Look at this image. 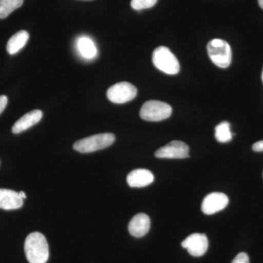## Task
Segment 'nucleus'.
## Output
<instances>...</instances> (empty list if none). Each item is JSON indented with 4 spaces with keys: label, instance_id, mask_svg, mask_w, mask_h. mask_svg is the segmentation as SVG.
Masks as SVG:
<instances>
[{
    "label": "nucleus",
    "instance_id": "4be33fe9",
    "mask_svg": "<svg viewBox=\"0 0 263 263\" xmlns=\"http://www.w3.org/2000/svg\"><path fill=\"white\" fill-rule=\"evenodd\" d=\"M19 195H20V197H22V199H26L27 198V195H25V193H24V192H20V193H18Z\"/></svg>",
    "mask_w": 263,
    "mask_h": 263
},
{
    "label": "nucleus",
    "instance_id": "39448f33",
    "mask_svg": "<svg viewBox=\"0 0 263 263\" xmlns=\"http://www.w3.org/2000/svg\"><path fill=\"white\" fill-rule=\"evenodd\" d=\"M172 108L169 104L159 100H148L140 110V117L148 122H160L171 116Z\"/></svg>",
    "mask_w": 263,
    "mask_h": 263
},
{
    "label": "nucleus",
    "instance_id": "f8f14e48",
    "mask_svg": "<svg viewBox=\"0 0 263 263\" xmlns=\"http://www.w3.org/2000/svg\"><path fill=\"white\" fill-rule=\"evenodd\" d=\"M23 199L18 193L13 190L0 189V209L4 210H14L23 205Z\"/></svg>",
    "mask_w": 263,
    "mask_h": 263
},
{
    "label": "nucleus",
    "instance_id": "aec40b11",
    "mask_svg": "<svg viewBox=\"0 0 263 263\" xmlns=\"http://www.w3.org/2000/svg\"><path fill=\"white\" fill-rule=\"evenodd\" d=\"M8 99L5 95H1L0 96V114L3 113V110L6 108L7 104H8Z\"/></svg>",
    "mask_w": 263,
    "mask_h": 263
},
{
    "label": "nucleus",
    "instance_id": "f3484780",
    "mask_svg": "<svg viewBox=\"0 0 263 263\" xmlns=\"http://www.w3.org/2000/svg\"><path fill=\"white\" fill-rule=\"evenodd\" d=\"M215 138L220 143H228L233 138V133L230 131V124L228 122H222L215 128Z\"/></svg>",
    "mask_w": 263,
    "mask_h": 263
},
{
    "label": "nucleus",
    "instance_id": "9b49d317",
    "mask_svg": "<svg viewBox=\"0 0 263 263\" xmlns=\"http://www.w3.org/2000/svg\"><path fill=\"white\" fill-rule=\"evenodd\" d=\"M154 175L146 169H136L128 174L127 181L131 187H144L154 181Z\"/></svg>",
    "mask_w": 263,
    "mask_h": 263
},
{
    "label": "nucleus",
    "instance_id": "412c9836",
    "mask_svg": "<svg viewBox=\"0 0 263 263\" xmlns=\"http://www.w3.org/2000/svg\"><path fill=\"white\" fill-rule=\"evenodd\" d=\"M252 149L254 151V152H263V140L262 141L257 142V143H254L253 146H252Z\"/></svg>",
    "mask_w": 263,
    "mask_h": 263
},
{
    "label": "nucleus",
    "instance_id": "2eb2a0df",
    "mask_svg": "<svg viewBox=\"0 0 263 263\" xmlns=\"http://www.w3.org/2000/svg\"><path fill=\"white\" fill-rule=\"evenodd\" d=\"M78 48L81 54L86 59H92L96 56L97 48L94 42L89 37H80L78 41Z\"/></svg>",
    "mask_w": 263,
    "mask_h": 263
},
{
    "label": "nucleus",
    "instance_id": "6e6552de",
    "mask_svg": "<svg viewBox=\"0 0 263 263\" xmlns=\"http://www.w3.org/2000/svg\"><path fill=\"white\" fill-rule=\"evenodd\" d=\"M181 246L183 248L187 249L189 253L192 256L201 257L209 248V240L205 234L193 233L183 240Z\"/></svg>",
    "mask_w": 263,
    "mask_h": 263
},
{
    "label": "nucleus",
    "instance_id": "20e7f679",
    "mask_svg": "<svg viewBox=\"0 0 263 263\" xmlns=\"http://www.w3.org/2000/svg\"><path fill=\"white\" fill-rule=\"evenodd\" d=\"M208 54L214 65L220 68L229 67L232 61V51L230 45L221 39H213L207 46Z\"/></svg>",
    "mask_w": 263,
    "mask_h": 263
},
{
    "label": "nucleus",
    "instance_id": "423d86ee",
    "mask_svg": "<svg viewBox=\"0 0 263 263\" xmlns=\"http://www.w3.org/2000/svg\"><path fill=\"white\" fill-rule=\"evenodd\" d=\"M138 90L130 83H117L113 85L107 91V98L110 102L117 104H123L131 101L136 98Z\"/></svg>",
    "mask_w": 263,
    "mask_h": 263
},
{
    "label": "nucleus",
    "instance_id": "5701e85b",
    "mask_svg": "<svg viewBox=\"0 0 263 263\" xmlns=\"http://www.w3.org/2000/svg\"><path fill=\"white\" fill-rule=\"evenodd\" d=\"M259 7L263 9V0H258Z\"/></svg>",
    "mask_w": 263,
    "mask_h": 263
},
{
    "label": "nucleus",
    "instance_id": "f03ea898",
    "mask_svg": "<svg viewBox=\"0 0 263 263\" xmlns=\"http://www.w3.org/2000/svg\"><path fill=\"white\" fill-rule=\"evenodd\" d=\"M115 139L113 133L97 134L76 141L73 144V148L81 153H90L111 146Z\"/></svg>",
    "mask_w": 263,
    "mask_h": 263
},
{
    "label": "nucleus",
    "instance_id": "b1692460",
    "mask_svg": "<svg viewBox=\"0 0 263 263\" xmlns=\"http://www.w3.org/2000/svg\"><path fill=\"white\" fill-rule=\"evenodd\" d=\"M262 82H263V70H262Z\"/></svg>",
    "mask_w": 263,
    "mask_h": 263
},
{
    "label": "nucleus",
    "instance_id": "7ed1b4c3",
    "mask_svg": "<svg viewBox=\"0 0 263 263\" xmlns=\"http://www.w3.org/2000/svg\"><path fill=\"white\" fill-rule=\"evenodd\" d=\"M152 61L158 70L168 75H176L180 70L179 62L168 48L160 46L152 55Z\"/></svg>",
    "mask_w": 263,
    "mask_h": 263
},
{
    "label": "nucleus",
    "instance_id": "4468645a",
    "mask_svg": "<svg viewBox=\"0 0 263 263\" xmlns=\"http://www.w3.org/2000/svg\"><path fill=\"white\" fill-rule=\"evenodd\" d=\"M29 38V34L27 31L21 30L15 33L8 41L7 51L11 55L18 53L28 42Z\"/></svg>",
    "mask_w": 263,
    "mask_h": 263
},
{
    "label": "nucleus",
    "instance_id": "6ab92c4d",
    "mask_svg": "<svg viewBox=\"0 0 263 263\" xmlns=\"http://www.w3.org/2000/svg\"><path fill=\"white\" fill-rule=\"evenodd\" d=\"M232 263H249L248 254L245 252H240L235 257Z\"/></svg>",
    "mask_w": 263,
    "mask_h": 263
},
{
    "label": "nucleus",
    "instance_id": "f257e3e1",
    "mask_svg": "<svg viewBox=\"0 0 263 263\" xmlns=\"http://www.w3.org/2000/svg\"><path fill=\"white\" fill-rule=\"evenodd\" d=\"M24 252L29 263H46L49 257L47 240L42 233L34 232L27 237Z\"/></svg>",
    "mask_w": 263,
    "mask_h": 263
},
{
    "label": "nucleus",
    "instance_id": "ddd939ff",
    "mask_svg": "<svg viewBox=\"0 0 263 263\" xmlns=\"http://www.w3.org/2000/svg\"><path fill=\"white\" fill-rule=\"evenodd\" d=\"M42 117L43 113L41 110H33L32 111L26 114L15 123L12 128V132L14 134H19L22 132L27 130L34 124H37L41 120Z\"/></svg>",
    "mask_w": 263,
    "mask_h": 263
},
{
    "label": "nucleus",
    "instance_id": "9d476101",
    "mask_svg": "<svg viewBox=\"0 0 263 263\" xmlns=\"http://www.w3.org/2000/svg\"><path fill=\"white\" fill-rule=\"evenodd\" d=\"M150 227L149 217L145 214H138L129 221L128 230L133 236L141 238L148 233Z\"/></svg>",
    "mask_w": 263,
    "mask_h": 263
},
{
    "label": "nucleus",
    "instance_id": "1a4fd4ad",
    "mask_svg": "<svg viewBox=\"0 0 263 263\" xmlns=\"http://www.w3.org/2000/svg\"><path fill=\"white\" fill-rule=\"evenodd\" d=\"M229 199L226 194L212 193L204 198L202 203V211L207 215H212L226 209Z\"/></svg>",
    "mask_w": 263,
    "mask_h": 263
},
{
    "label": "nucleus",
    "instance_id": "dca6fc26",
    "mask_svg": "<svg viewBox=\"0 0 263 263\" xmlns=\"http://www.w3.org/2000/svg\"><path fill=\"white\" fill-rule=\"evenodd\" d=\"M23 3L24 0H0V19L7 18Z\"/></svg>",
    "mask_w": 263,
    "mask_h": 263
},
{
    "label": "nucleus",
    "instance_id": "0eeeda50",
    "mask_svg": "<svg viewBox=\"0 0 263 263\" xmlns=\"http://www.w3.org/2000/svg\"><path fill=\"white\" fill-rule=\"evenodd\" d=\"M188 145L182 141H173L155 152L156 157L160 159H184L189 156Z\"/></svg>",
    "mask_w": 263,
    "mask_h": 263
},
{
    "label": "nucleus",
    "instance_id": "a211bd4d",
    "mask_svg": "<svg viewBox=\"0 0 263 263\" xmlns=\"http://www.w3.org/2000/svg\"><path fill=\"white\" fill-rule=\"evenodd\" d=\"M157 0H132L131 7L134 10L148 9L155 6Z\"/></svg>",
    "mask_w": 263,
    "mask_h": 263
}]
</instances>
